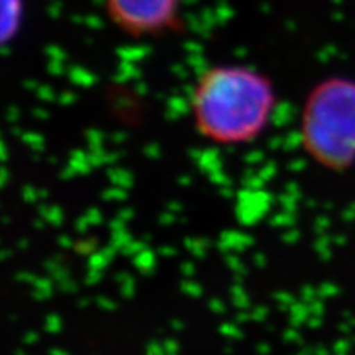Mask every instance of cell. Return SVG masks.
Instances as JSON below:
<instances>
[{
  "label": "cell",
  "instance_id": "3957f363",
  "mask_svg": "<svg viewBox=\"0 0 355 355\" xmlns=\"http://www.w3.org/2000/svg\"><path fill=\"white\" fill-rule=\"evenodd\" d=\"M104 12L119 32L132 38H158L183 25L184 0H102Z\"/></svg>",
  "mask_w": 355,
  "mask_h": 355
},
{
  "label": "cell",
  "instance_id": "7a4b0ae2",
  "mask_svg": "<svg viewBox=\"0 0 355 355\" xmlns=\"http://www.w3.org/2000/svg\"><path fill=\"white\" fill-rule=\"evenodd\" d=\"M301 148L324 170L355 165V79H322L306 96L300 115Z\"/></svg>",
  "mask_w": 355,
  "mask_h": 355
},
{
  "label": "cell",
  "instance_id": "6da1fadb",
  "mask_svg": "<svg viewBox=\"0 0 355 355\" xmlns=\"http://www.w3.org/2000/svg\"><path fill=\"white\" fill-rule=\"evenodd\" d=\"M278 91L272 78L248 64L204 69L189 94L191 121L202 139L220 146L259 140L272 123Z\"/></svg>",
  "mask_w": 355,
  "mask_h": 355
},
{
  "label": "cell",
  "instance_id": "277c9868",
  "mask_svg": "<svg viewBox=\"0 0 355 355\" xmlns=\"http://www.w3.org/2000/svg\"><path fill=\"white\" fill-rule=\"evenodd\" d=\"M2 43L12 42L19 35L24 21V0H2Z\"/></svg>",
  "mask_w": 355,
  "mask_h": 355
}]
</instances>
